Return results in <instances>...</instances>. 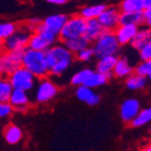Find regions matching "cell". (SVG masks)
Returning a JSON list of instances; mask_svg holds the SVG:
<instances>
[{"instance_id":"6da1fadb","label":"cell","mask_w":151,"mask_h":151,"mask_svg":"<svg viewBox=\"0 0 151 151\" xmlns=\"http://www.w3.org/2000/svg\"><path fill=\"white\" fill-rule=\"evenodd\" d=\"M49 73L59 76L68 70L73 61V53L65 48V45H51L45 52Z\"/></svg>"},{"instance_id":"7a4b0ae2","label":"cell","mask_w":151,"mask_h":151,"mask_svg":"<svg viewBox=\"0 0 151 151\" xmlns=\"http://www.w3.org/2000/svg\"><path fill=\"white\" fill-rule=\"evenodd\" d=\"M21 65L28 69L35 78L47 77L49 74V67L43 51H37L27 48L23 50L21 57Z\"/></svg>"},{"instance_id":"3957f363","label":"cell","mask_w":151,"mask_h":151,"mask_svg":"<svg viewBox=\"0 0 151 151\" xmlns=\"http://www.w3.org/2000/svg\"><path fill=\"white\" fill-rule=\"evenodd\" d=\"M119 43L114 35L113 31H104L94 40L93 52L96 57H103L106 55H115L119 51Z\"/></svg>"},{"instance_id":"277c9868","label":"cell","mask_w":151,"mask_h":151,"mask_svg":"<svg viewBox=\"0 0 151 151\" xmlns=\"http://www.w3.org/2000/svg\"><path fill=\"white\" fill-rule=\"evenodd\" d=\"M33 31L28 24L16 27L15 31L3 40V50L16 51L28 48V42Z\"/></svg>"},{"instance_id":"5b68a950","label":"cell","mask_w":151,"mask_h":151,"mask_svg":"<svg viewBox=\"0 0 151 151\" xmlns=\"http://www.w3.org/2000/svg\"><path fill=\"white\" fill-rule=\"evenodd\" d=\"M86 22L87 20L81 17V15H74L68 17L63 29L58 34V37L60 38L63 41H65L68 39L83 36L85 29H86Z\"/></svg>"},{"instance_id":"8992f818","label":"cell","mask_w":151,"mask_h":151,"mask_svg":"<svg viewBox=\"0 0 151 151\" xmlns=\"http://www.w3.org/2000/svg\"><path fill=\"white\" fill-rule=\"evenodd\" d=\"M13 89H20L23 91H30L34 88L35 76L28 69L20 65L13 71L8 76Z\"/></svg>"},{"instance_id":"52a82bcc","label":"cell","mask_w":151,"mask_h":151,"mask_svg":"<svg viewBox=\"0 0 151 151\" xmlns=\"http://www.w3.org/2000/svg\"><path fill=\"white\" fill-rule=\"evenodd\" d=\"M22 50L4 51L0 54V76L8 77L13 71L21 65Z\"/></svg>"},{"instance_id":"ba28073f","label":"cell","mask_w":151,"mask_h":151,"mask_svg":"<svg viewBox=\"0 0 151 151\" xmlns=\"http://www.w3.org/2000/svg\"><path fill=\"white\" fill-rule=\"evenodd\" d=\"M58 94V87L53 81H49L45 77L41 78L40 83L36 90L35 99L39 104H45L52 101Z\"/></svg>"},{"instance_id":"9c48e42d","label":"cell","mask_w":151,"mask_h":151,"mask_svg":"<svg viewBox=\"0 0 151 151\" xmlns=\"http://www.w3.org/2000/svg\"><path fill=\"white\" fill-rule=\"evenodd\" d=\"M119 10L116 8H105L96 19L105 31H114L119 24Z\"/></svg>"},{"instance_id":"30bf717a","label":"cell","mask_w":151,"mask_h":151,"mask_svg":"<svg viewBox=\"0 0 151 151\" xmlns=\"http://www.w3.org/2000/svg\"><path fill=\"white\" fill-rule=\"evenodd\" d=\"M141 110L139 101L135 98H128L121 105L119 112H121V119L125 123L130 124V122L134 119V116L139 113Z\"/></svg>"},{"instance_id":"8fae6325","label":"cell","mask_w":151,"mask_h":151,"mask_svg":"<svg viewBox=\"0 0 151 151\" xmlns=\"http://www.w3.org/2000/svg\"><path fill=\"white\" fill-rule=\"evenodd\" d=\"M137 31H139L137 25L119 24L113 32L119 45H127V43H130V41L132 40V38L137 33Z\"/></svg>"},{"instance_id":"7c38bea8","label":"cell","mask_w":151,"mask_h":151,"mask_svg":"<svg viewBox=\"0 0 151 151\" xmlns=\"http://www.w3.org/2000/svg\"><path fill=\"white\" fill-rule=\"evenodd\" d=\"M9 103L14 108V110L21 111V112L27 111L30 104L27 91L20 90V89H13L9 98Z\"/></svg>"},{"instance_id":"4fadbf2b","label":"cell","mask_w":151,"mask_h":151,"mask_svg":"<svg viewBox=\"0 0 151 151\" xmlns=\"http://www.w3.org/2000/svg\"><path fill=\"white\" fill-rule=\"evenodd\" d=\"M67 19H68V16L65 15V14H54V15L48 16L41 22H42L45 30L50 31V32L54 33L55 35L58 36Z\"/></svg>"},{"instance_id":"5bb4252c","label":"cell","mask_w":151,"mask_h":151,"mask_svg":"<svg viewBox=\"0 0 151 151\" xmlns=\"http://www.w3.org/2000/svg\"><path fill=\"white\" fill-rule=\"evenodd\" d=\"M76 97L81 101H83L88 106H95L101 101V96L96 92H94L93 89L89 88L87 86H77L76 89Z\"/></svg>"},{"instance_id":"9a60e30c","label":"cell","mask_w":151,"mask_h":151,"mask_svg":"<svg viewBox=\"0 0 151 151\" xmlns=\"http://www.w3.org/2000/svg\"><path fill=\"white\" fill-rule=\"evenodd\" d=\"M3 136L6 143L10 145H17L21 142L23 137L22 130L18 126L14 125V124H10L4 128L3 131Z\"/></svg>"},{"instance_id":"2e32d148","label":"cell","mask_w":151,"mask_h":151,"mask_svg":"<svg viewBox=\"0 0 151 151\" xmlns=\"http://www.w3.org/2000/svg\"><path fill=\"white\" fill-rule=\"evenodd\" d=\"M103 27L98 22L97 19H89L86 22V29H85V34L83 36L88 39L90 42L94 41L98 36L104 32Z\"/></svg>"},{"instance_id":"e0dca14e","label":"cell","mask_w":151,"mask_h":151,"mask_svg":"<svg viewBox=\"0 0 151 151\" xmlns=\"http://www.w3.org/2000/svg\"><path fill=\"white\" fill-rule=\"evenodd\" d=\"M116 60H117V57L115 55H106L103 56V57H99V60L96 65V71L101 72V73L107 74L108 76H111Z\"/></svg>"},{"instance_id":"ac0fdd59","label":"cell","mask_w":151,"mask_h":151,"mask_svg":"<svg viewBox=\"0 0 151 151\" xmlns=\"http://www.w3.org/2000/svg\"><path fill=\"white\" fill-rule=\"evenodd\" d=\"M151 39V31L149 28L146 29H142V30L137 31L134 37L132 38V40L130 41L131 45L136 50H139L141 48H143L144 45H147V43L150 42Z\"/></svg>"},{"instance_id":"d6986e66","label":"cell","mask_w":151,"mask_h":151,"mask_svg":"<svg viewBox=\"0 0 151 151\" xmlns=\"http://www.w3.org/2000/svg\"><path fill=\"white\" fill-rule=\"evenodd\" d=\"M144 23L142 12H121L119 24H134L141 25Z\"/></svg>"},{"instance_id":"ffe728a7","label":"cell","mask_w":151,"mask_h":151,"mask_svg":"<svg viewBox=\"0 0 151 151\" xmlns=\"http://www.w3.org/2000/svg\"><path fill=\"white\" fill-rule=\"evenodd\" d=\"M63 45H65V48L68 49L70 52H72L73 54H76L78 51L89 47L90 41L85 36H79V37L72 38V39H68V40L63 41Z\"/></svg>"},{"instance_id":"44dd1931","label":"cell","mask_w":151,"mask_h":151,"mask_svg":"<svg viewBox=\"0 0 151 151\" xmlns=\"http://www.w3.org/2000/svg\"><path fill=\"white\" fill-rule=\"evenodd\" d=\"M132 71H133V69L129 65L126 58H117V60L113 67V70H112V74L116 77L122 78L130 75L132 73Z\"/></svg>"},{"instance_id":"7402d4cb","label":"cell","mask_w":151,"mask_h":151,"mask_svg":"<svg viewBox=\"0 0 151 151\" xmlns=\"http://www.w3.org/2000/svg\"><path fill=\"white\" fill-rule=\"evenodd\" d=\"M109 78H110V76H108L107 74L101 73V72H97V71L96 72L92 71V73L89 75V77L87 78L85 83H83V86H87L92 89L98 88V87L106 85Z\"/></svg>"},{"instance_id":"603a6c76","label":"cell","mask_w":151,"mask_h":151,"mask_svg":"<svg viewBox=\"0 0 151 151\" xmlns=\"http://www.w3.org/2000/svg\"><path fill=\"white\" fill-rule=\"evenodd\" d=\"M147 85V78L144 77V76H141L139 74H132L127 76L126 79V86L128 89L130 90H142L146 87Z\"/></svg>"},{"instance_id":"cb8c5ba5","label":"cell","mask_w":151,"mask_h":151,"mask_svg":"<svg viewBox=\"0 0 151 151\" xmlns=\"http://www.w3.org/2000/svg\"><path fill=\"white\" fill-rule=\"evenodd\" d=\"M151 121V109L145 108L143 110H139V113L134 116V119L130 122L131 126L134 128H139V127L145 126Z\"/></svg>"},{"instance_id":"d4e9b609","label":"cell","mask_w":151,"mask_h":151,"mask_svg":"<svg viewBox=\"0 0 151 151\" xmlns=\"http://www.w3.org/2000/svg\"><path fill=\"white\" fill-rule=\"evenodd\" d=\"M105 8H106V6L104 4H95V5L85 6V8L81 11V14H79V15L83 18H85L86 20H89V19H96Z\"/></svg>"},{"instance_id":"484cf974","label":"cell","mask_w":151,"mask_h":151,"mask_svg":"<svg viewBox=\"0 0 151 151\" xmlns=\"http://www.w3.org/2000/svg\"><path fill=\"white\" fill-rule=\"evenodd\" d=\"M143 0H123L119 4V12H142Z\"/></svg>"},{"instance_id":"4316f807","label":"cell","mask_w":151,"mask_h":151,"mask_svg":"<svg viewBox=\"0 0 151 151\" xmlns=\"http://www.w3.org/2000/svg\"><path fill=\"white\" fill-rule=\"evenodd\" d=\"M12 91L13 87L9 78L0 76V101H9Z\"/></svg>"},{"instance_id":"83f0119b","label":"cell","mask_w":151,"mask_h":151,"mask_svg":"<svg viewBox=\"0 0 151 151\" xmlns=\"http://www.w3.org/2000/svg\"><path fill=\"white\" fill-rule=\"evenodd\" d=\"M92 73V70L90 69H83V70L78 71L77 73H75L72 78H71V83L73 85V86H81L85 83L86 79L89 77V75Z\"/></svg>"},{"instance_id":"f1b7e54d","label":"cell","mask_w":151,"mask_h":151,"mask_svg":"<svg viewBox=\"0 0 151 151\" xmlns=\"http://www.w3.org/2000/svg\"><path fill=\"white\" fill-rule=\"evenodd\" d=\"M17 25L13 22H9V21H3L0 22V39L4 40L5 38L10 36L14 31H15Z\"/></svg>"},{"instance_id":"f546056e","label":"cell","mask_w":151,"mask_h":151,"mask_svg":"<svg viewBox=\"0 0 151 151\" xmlns=\"http://www.w3.org/2000/svg\"><path fill=\"white\" fill-rule=\"evenodd\" d=\"M134 73L144 76L146 78L151 77V60H146L137 65V67L134 70Z\"/></svg>"},{"instance_id":"4dcf8cb0","label":"cell","mask_w":151,"mask_h":151,"mask_svg":"<svg viewBox=\"0 0 151 151\" xmlns=\"http://www.w3.org/2000/svg\"><path fill=\"white\" fill-rule=\"evenodd\" d=\"M93 49L90 48V47H87V48L83 49V50L78 51L77 53H76V58L81 61H89L91 58L93 57Z\"/></svg>"},{"instance_id":"1f68e13d","label":"cell","mask_w":151,"mask_h":151,"mask_svg":"<svg viewBox=\"0 0 151 151\" xmlns=\"http://www.w3.org/2000/svg\"><path fill=\"white\" fill-rule=\"evenodd\" d=\"M14 108L9 101H0V119H6L12 115Z\"/></svg>"},{"instance_id":"d6a6232c","label":"cell","mask_w":151,"mask_h":151,"mask_svg":"<svg viewBox=\"0 0 151 151\" xmlns=\"http://www.w3.org/2000/svg\"><path fill=\"white\" fill-rule=\"evenodd\" d=\"M139 51V57H141L142 61L151 60V42L145 45Z\"/></svg>"},{"instance_id":"836d02e7","label":"cell","mask_w":151,"mask_h":151,"mask_svg":"<svg viewBox=\"0 0 151 151\" xmlns=\"http://www.w3.org/2000/svg\"><path fill=\"white\" fill-rule=\"evenodd\" d=\"M142 14H143L144 23H146L147 27L149 28L151 24V9H144L142 11Z\"/></svg>"},{"instance_id":"e575fe53","label":"cell","mask_w":151,"mask_h":151,"mask_svg":"<svg viewBox=\"0 0 151 151\" xmlns=\"http://www.w3.org/2000/svg\"><path fill=\"white\" fill-rule=\"evenodd\" d=\"M47 2L52 3V4L61 5V4H65V3L67 2V0H47Z\"/></svg>"},{"instance_id":"d590c367","label":"cell","mask_w":151,"mask_h":151,"mask_svg":"<svg viewBox=\"0 0 151 151\" xmlns=\"http://www.w3.org/2000/svg\"><path fill=\"white\" fill-rule=\"evenodd\" d=\"M144 9H151V0H143Z\"/></svg>"},{"instance_id":"8d00e7d4","label":"cell","mask_w":151,"mask_h":151,"mask_svg":"<svg viewBox=\"0 0 151 151\" xmlns=\"http://www.w3.org/2000/svg\"><path fill=\"white\" fill-rule=\"evenodd\" d=\"M1 51H3V40L0 39V52H1Z\"/></svg>"}]
</instances>
